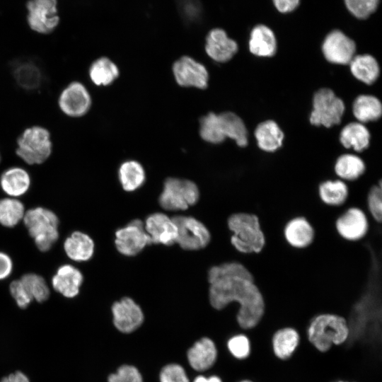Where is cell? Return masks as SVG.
Masks as SVG:
<instances>
[{
  "mask_svg": "<svg viewBox=\"0 0 382 382\" xmlns=\"http://www.w3.org/2000/svg\"><path fill=\"white\" fill-rule=\"evenodd\" d=\"M209 298L213 308L222 310L238 306L236 318L244 330L255 328L265 313V301L249 270L241 262L230 261L212 267L208 272Z\"/></svg>",
  "mask_w": 382,
  "mask_h": 382,
  "instance_id": "6da1fadb",
  "label": "cell"
},
{
  "mask_svg": "<svg viewBox=\"0 0 382 382\" xmlns=\"http://www.w3.org/2000/svg\"><path fill=\"white\" fill-rule=\"evenodd\" d=\"M227 227L231 231L230 243L243 254L259 253L265 244V235L258 217L253 214L238 212L227 219Z\"/></svg>",
  "mask_w": 382,
  "mask_h": 382,
  "instance_id": "7a4b0ae2",
  "label": "cell"
},
{
  "mask_svg": "<svg viewBox=\"0 0 382 382\" xmlns=\"http://www.w3.org/2000/svg\"><path fill=\"white\" fill-rule=\"evenodd\" d=\"M307 334L309 342L318 351L325 352L331 347L344 343L350 332L347 319L334 313H320L308 323Z\"/></svg>",
  "mask_w": 382,
  "mask_h": 382,
  "instance_id": "3957f363",
  "label": "cell"
},
{
  "mask_svg": "<svg viewBox=\"0 0 382 382\" xmlns=\"http://www.w3.org/2000/svg\"><path fill=\"white\" fill-rule=\"evenodd\" d=\"M23 221L37 248L42 252L49 250L59 238V220L50 209L42 207L28 209Z\"/></svg>",
  "mask_w": 382,
  "mask_h": 382,
  "instance_id": "277c9868",
  "label": "cell"
},
{
  "mask_svg": "<svg viewBox=\"0 0 382 382\" xmlns=\"http://www.w3.org/2000/svg\"><path fill=\"white\" fill-rule=\"evenodd\" d=\"M52 150L50 134L40 126L25 129L17 139L16 154L29 165L42 164L50 157Z\"/></svg>",
  "mask_w": 382,
  "mask_h": 382,
  "instance_id": "5b68a950",
  "label": "cell"
},
{
  "mask_svg": "<svg viewBox=\"0 0 382 382\" xmlns=\"http://www.w3.org/2000/svg\"><path fill=\"white\" fill-rule=\"evenodd\" d=\"M199 197L198 187L192 181L169 178L164 183L159 203L166 210H185L195 204Z\"/></svg>",
  "mask_w": 382,
  "mask_h": 382,
  "instance_id": "8992f818",
  "label": "cell"
},
{
  "mask_svg": "<svg viewBox=\"0 0 382 382\" xmlns=\"http://www.w3.org/2000/svg\"><path fill=\"white\" fill-rule=\"evenodd\" d=\"M345 104L330 88L318 90L313 96L310 122L313 125L330 127L338 125L345 112Z\"/></svg>",
  "mask_w": 382,
  "mask_h": 382,
  "instance_id": "52a82bcc",
  "label": "cell"
},
{
  "mask_svg": "<svg viewBox=\"0 0 382 382\" xmlns=\"http://www.w3.org/2000/svg\"><path fill=\"white\" fill-rule=\"evenodd\" d=\"M177 228L175 243L184 250H195L206 247L211 235L207 228L192 216H175L172 218Z\"/></svg>",
  "mask_w": 382,
  "mask_h": 382,
  "instance_id": "ba28073f",
  "label": "cell"
},
{
  "mask_svg": "<svg viewBox=\"0 0 382 382\" xmlns=\"http://www.w3.org/2000/svg\"><path fill=\"white\" fill-rule=\"evenodd\" d=\"M115 243L117 250L125 256H134L151 243L144 224L139 219L133 220L118 229L115 233Z\"/></svg>",
  "mask_w": 382,
  "mask_h": 382,
  "instance_id": "9c48e42d",
  "label": "cell"
},
{
  "mask_svg": "<svg viewBox=\"0 0 382 382\" xmlns=\"http://www.w3.org/2000/svg\"><path fill=\"white\" fill-rule=\"evenodd\" d=\"M28 22L35 31L47 34L59 23L56 0H30L27 4Z\"/></svg>",
  "mask_w": 382,
  "mask_h": 382,
  "instance_id": "30bf717a",
  "label": "cell"
},
{
  "mask_svg": "<svg viewBox=\"0 0 382 382\" xmlns=\"http://www.w3.org/2000/svg\"><path fill=\"white\" fill-rule=\"evenodd\" d=\"M335 228L343 239L358 241L363 239L369 231V217L361 209L350 207L337 219Z\"/></svg>",
  "mask_w": 382,
  "mask_h": 382,
  "instance_id": "8fae6325",
  "label": "cell"
},
{
  "mask_svg": "<svg viewBox=\"0 0 382 382\" xmlns=\"http://www.w3.org/2000/svg\"><path fill=\"white\" fill-rule=\"evenodd\" d=\"M60 110L73 117L87 113L91 105V98L86 88L79 81L70 83L61 92L59 100Z\"/></svg>",
  "mask_w": 382,
  "mask_h": 382,
  "instance_id": "7c38bea8",
  "label": "cell"
},
{
  "mask_svg": "<svg viewBox=\"0 0 382 382\" xmlns=\"http://www.w3.org/2000/svg\"><path fill=\"white\" fill-rule=\"evenodd\" d=\"M173 72L176 82L181 86L205 88L209 74L205 66L188 56H183L174 62Z\"/></svg>",
  "mask_w": 382,
  "mask_h": 382,
  "instance_id": "4fadbf2b",
  "label": "cell"
},
{
  "mask_svg": "<svg viewBox=\"0 0 382 382\" xmlns=\"http://www.w3.org/2000/svg\"><path fill=\"white\" fill-rule=\"evenodd\" d=\"M322 52L330 62L348 64L354 57L355 42L340 30L330 32L325 38Z\"/></svg>",
  "mask_w": 382,
  "mask_h": 382,
  "instance_id": "5bb4252c",
  "label": "cell"
},
{
  "mask_svg": "<svg viewBox=\"0 0 382 382\" xmlns=\"http://www.w3.org/2000/svg\"><path fill=\"white\" fill-rule=\"evenodd\" d=\"M113 323L115 328L124 333L137 330L144 321V313L140 306L129 297H124L112 306Z\"/></svg>",
  "mask_w": 382,
  "mask_h": 382,
  "instance_id": "9a60e30c",
  "label": "cell"
},
{
  "mask_svg": "<svg viewBox=\"0 0 382 382\" xmlns=\"http://www.w3.org/2000/svg\"><path fill=\"white\" fill-rule=\"evenodd\" d=\"M238 45L220 28L210 30L205 37L204 50L207 55L217 62L229 61L237 52Z\"/></svg>",
  "mask_w": 382,
  "mask_h": 382,
  "instance_id": "2e32d148",
  "label": "cell"
},
{
  "mask_svg": "<svg viewBox=\"0 0 382 382\" xmlns=\"http://www.w3.org/2000/svg\"><path fill=\"white\" fill-rule=\"evenodd\" d=\"M144 228L154 243L170 245L175 243L177 228L172 218L163 213L149 215L144 224Z\"/></svg>",
  "mask_w": 382,
  "mask_h": 382,
  "instance_id": "e0dca14e",
  "label": "cell"
},
{
  "mask_svg": "<svg viewBox=\"0 0 382 382\" xmlns=\"http://www.w3.org/2000/svg\"><path fill=\"white\" fill-rule=\"evenodd\" d=\"M83 277L81 271L70 264L61 265L52 278L53 289L66 298H74L79 291Z\"/></svg>",
  "mask_w": 382,
  "mask_h": 382,
  "instance_id": "ac0fdd59",
  "label": "cell"
},
{
  "mask_svg": "<svg viewBox=\"0 0 382 382\" xmlns=\"http://www.w3.org/2000/svg\"><path fill=\"white\" fill-rule=\"evenodd\" d=\"M287 243L294 248L302 249L309 246L314 239L315 231L309 221L302 216L289 220L284 228Z\"/></svg>",
  "mask_w": 382,
  "mask_h": 382,
  "instance_id": "d6986e66",
  "label": "cell"
},
{
  "mask_svg": "<svg viewBox=\"0 0 382 382\" xmlns=\"http://www.w3.org/2000/svg\"><path fill=\"white\" fill-rule=\"evenodd\" d=\"M217 357L214 342L207 337L197 341L187 352L190 366L196 371H205L213 366Z\"/></svg>",
  "mask_w": 382,
  "mask_h": 382,
  "instance_id": "ffe728a7",
  "label": "cell"
},
{
  "mask_svg": "<svg viewBox=\"0 0 382 382\" xmlns=\"http://www.w3.org/2000/svg\"><path fill=\"white\" fill-rule=\"evenodd\" d=\"M64 250L67 257L75 262L89 260L94 253V242L86 233L76 231L64 242Z\"/></svg>",
  "mask_w": 382,
  "mask_h": 382,
  "instance_id": "44dd1931",
  "label": "cell"
},
{
  "mask_svg": "<svg viewBox=\"0 0 382 382\" xmlns=\"http://www.w3.org/2000/svg\"><path fill=\"white\" fill-rule=\"evenodd\" d=\"M28 173L20 167H11L6 170L0 177L1 190L11 197H18L25 195L30 186Z\"/></svg>",
  "mask_w": 382,
  "mask_h": 382,
  "instance_id": "7402d4cb",
  "label": "cell"
},
{
  "mask_svg": "<svg viewBox=\"0 0 382 382\" xmlns=\"http://www.w3.org/2000/svg\"><path fill=\"white\" fill-rule=\"evenodd\" d=\"M249 50L257 57H272L277 50V40L272 30L265 25H257L250 33Z\"/></svg>",
  "mask_w": 382,
  "mask_h": 382,
  "instance_id": "603a6c76",
  "label": "cell"
},
{
  "mask_svg": "<svg viewBox=\"0 0 382 382\" xmlns=\"http://www.w3.org/2000/svg\"><path fill=\"white\" fill-rule=\"evenodd\" d=\"M254 134L259 148L267 152H273L280 148L284 137L283 132L273 120L260 123Z\"/></svg>",
  "mask_w": 382,
  "mask_h": 382,
  "instance_id": "cb8c5ba5",
  "label": "cell"
},
{
  "mask_svg": "<svg viewBox=\"0 0 382 382\" xmlns=\"http://www.w3.org/2000/svg\"><path fill=\"white\" fill-rule=\"evenodd\" d=\"M299 334L292 327H282L277 330L272 340L274 354L280 359H289L299 343Z\"/></svg>",
  "mask_w": 382,
  "mask_h": 382,
  "instance_id": "d4e9b609",
  "label": "cell"
},
{
  "mask_svg": "<svg viewBox=\"0 0 382 382\" xmlns=\"http://www.w3.org/2000/svg\"><path fill=\"white\" fill-rule=\"evenodd\" d=\"M318 191L322 202L330 207L343 205L349 195L347 184L340 179L327 180L320 183Z\"/></svg>",
  "mask_w": 382,
  "mask_h": 382,
  "instance_id": "484cf974",
  "label": "cell"
},
{
  "mask_svg": "<svg viewBox=\"0 0 382 382\" xmlns=\"http://www.w3.org/2000/svg\"><path fill=\"white\" fill-rule=\"evenodd\" d=\"M349 64L352 75L366 84H372L379 76L378 64L370 54L354 56Z\"/></svg>",
  "mask_w": 382,
  "mask_h": 382,
  "instance_id": "4316f807",
  "label": "cell"
},
{
  "mask_svg": "<svg viewBox=\"0 0 382 382\" xmlns=\"http://www.w3.org/2000/svg\"><path fill=\"white\" fill-rule=\"evenodd\" d=\"M334 171L339 179L353 182L364 174L366 166L364 161L359 156L353 154H343L337 159Z\"/></svg>",
  "mask_w": 382,
  "mask_h": 382,
  "instance_id": "83f0119b",
  "label": "cell"
},
{
  "mask_svg": "<svg viewBox=\"0 0 382 382\" xmlns=\"http://www.w3.org/2000/svg\"><path fill=\"white\" fill-rule=\"evenodd\" d=\"M340 141L347 149L353 148L357 151H361L369 145L370 133L361 122H351L342 129Z\"/></svg>",
  "mask_w": 382,
  "mask_h": 382,
  "instance_id": "f1b7e54d",
  "label": "cell"
},
{
  "mask_svg": "<svg viewBox=\"0 0 382 382\" xmlns=\"http://www.w3.org/2000/svg\"><path fill=\"white\" fill-rule=\"evenodd\" d=\"M352 111L359 122H368L379 119L382 113L380 100L370 95H360L353 103Z\"/></svg>",
  "mask_w": 382,
  "mask_h": 382,
  "instance_id": "f546056e",
  "label": "cell"
},
{
  "mask_svg": "<svg viewBox=\"0 0 382 382\" xmlns=\"http://www.w3.org/2000/svg\"><path fill=\"white\" fill-rule=\"evenodd\" d=\"M223 133L226 137L234 140L240 147L248 144V131L240 117L231 112H225L219 115Z\"/></svg>",
  "mask_w": 382,
  "mask_h": 382,
  "instance_id": "4dcf8cb0",
  "label": "cell"
},
{
  "mask_svg": "<svg viewBox=\"0 0 382 382\" xmlns=\"http://www.w3.org/2000/svg\"><path fill=\"white\" fill-rule=\"evenodd\" d=\"M119 76V69L109 58L103 57L94 61L89 69V76L96 86H108Z\"/></svg>",
  "mask_w": 382,
  "mask_h": 382,
  "instance_id": "1f68e13d",
  "label": "cell"
},
{
  "mask_svg": "<svg viewBox=\"0 0 382 382\" xmlns=\"http://www.w3.org/2000/svg\"><path fill=\"white\" fill-rule=\"evenodd\" d=\"M13 73L17 83L25 89H35L41 83V71L36 64L30 61H23L15 64Z\"/></svg>",
  "mask_w": 382,
  "mask_h": 382,
  "instance_id": "d6a6232c",
  "label": "cell"
},
{
  "mask_svg": "<svg viewBox=\"0 0 382 382\" xmlns=\"http://www.w3.org/2000/svg\"><path fill=\"white\" fill-rule=\"evenodd\" d=\"M119 180L126 191H134L145 181V172L142 166L136 161L124 162L118 171Z\"/></svg>",
  "mask_w": 382,
  "mask_h": 382,
  "instance_id": "836d02e7",
  "label": "cell"
},
{
  "mask_svg": "<svg viewBox=\"0 0 382 382\" xmlns=\"http://www.w3.org/2000/svg\"><path fill=\"white\" fill-rule=\"evenodd\" d=\"M25 206L17 198L6 197L0 199V224L4 227L13 228L23 220Z\"/></svg>",
  "mask_w": 382,
  "mask_h": 382,
  "instance_id": "e575fe53",
  "label": "cell"
},
{
  "mask_svg": "<svg viewBox=\"0 0 382 382\" xmlns=\"http://www.w3.org/2000/svg\"><path fill=\"white\" fill-rule=\"evenodd\" d=\"M199 134L206 141L212 144H219L226 139L223 133L219 115L209 112L200 120Z\"/></svg>",
  "mask_w": 382,
  "mask_h": 382,
  "instance_id": "d590c367",
  "label": "cell"
},
{
  "mask_svg": "<svg viewBox=\"0 0 382 382\" xmlns=\"http://www.w3.org/2000/svg\"><path fill=\"white\" fill-rule=\"evenodd\" d=\"M33 300L46 301L50 296V289L45 279L35 273H28L20 279Z\"/></svg>",
  "mask_w": 382,
  "mask_h": 382,
  "instance_id": "8d00e7d4",
  "label": "cell"
},
{
  "mask_svg": "<svg viewBox=\"0 0 382 382\" xmlns=\"http://www.w3.org/2000/svg\"><path fill=\"white\" fill-rule=\"evenodd\" d=\"M368 213L376 222H382V183L374 185L366 197Z\"/></svg>",
  "mask_w": 382,
  "mask_h": 382,
  "instance_id": "74e56055",
  "label": "cell"
},
{
  "mask_svg": "<svg viewBox=\"0 0 382 382\" xmlns=\"http://www.w3.org/2000/svg\"><path fill=\"white\" fill-rule=\"evenodd\" d=\"M349 12L359 19H366L377 8L379 0H344Z\"/></svg>",
  "mask_w": 382,
  "mask_h": 382,
  "instance_id": "f35d334b",
  "label": "cell"
},
{
  "mask_svg": "<svg viewBox=\"0 0 382 382\" xmlns=\"http://www.w3.org/2000/svg\"><path fill=\"white\" fill-rule=\"evenodd\" d=\"M227 347L231 354L238 359H245L250 352V341L247 336L243 334L231 337L227 342Z\"/></svg>",
  "mask_w": 382,
  "mask_h": 382,
  "instance_id": "ab89813d",
  "label": "cell"
},
{
  "mask_svg": "<svg viewBox=\"0 0 382 382\" xmlns=\"http://www.w3.org/2000/svg\"><path fill=\"white\" fill-rule=\"evenodd\" d=\"M108 382H143L139 370L131 365L121 366L115 374L108 377Z\"/></svg>",
  "mask_w": 382,
  "mask_h": 382,
  "instance_id": "60d3db41",
  "label": "cell"
},
{
  "mask_svg": "<svg viewBox=\"0 0 382 382\" xmlns=\"http://www.w3.org/2000/svg\"><path fill=\"white\" fill-rule=\"evenodd\" d=\"M160 382H190L185 369L179 364H170L161 371Z\"/></svg>",
  "mask_w": 382,
  "mask_h": 382,
  "instance_id": "b9f144b4",
  "label": "cell"
},
{
  "mask_svg": "<svg viewBox=\"0 0 382 382\" xmlns=\"http://www.w3.org/2000/svg\"><path fill=\"white\" fill-rule=\"evenodd\" d=\"M9 290L18 306L21 308H27L33 300L21 279L13 281Z\"/></svg>",
  "mask_w": 382,
  "mask_h": 382,
  "instance_id": "7bdbcfd3",
  "label": "cell"
},
{
  "mask_svg": "<svg viewBox=\"0 0 382 382\" xmlns=\"http://www.w3.org/2000/svg\"><path fill=\"white\" fill-rule=\"evenodd\" d=\"M13 270V261L10 256L0 252V280H3L9 277Z\"/></svg>",
  "mask_w": 382,
  "mask_h": 382,
  "instance_id": "ee69618b",
  "label": "cell"
},
{
  "mask_svg": "<svg viewBox=\"0 0 382 382\" xmlns=\"http://www.w3.org/2000/svg\"><path fill=\"white\" fill-rule=\"evenodd\" d=\"M300 0H273L276 8L281 13L294 11L299 5Z\"/></svg>",
  "mask_w": 382,
  "mask_h": 382,
  "instance_id": "f6af8a7d",
  "label": "cell"
},
{
  "mask_svg": "<svg viewBox=\"0 0 382 382\" xmlns=\"http://www.w3.org/2000/svg\"><path fill=\"white\" fill-rule=\"evenodd\" d=\"M0 382H29V380L22 372L17 371L4 378Z\"/></svg>",
  "mask_w": 382,
  "mask_h": 382,
  "instance_id": "bcb514c9",
  "label": "cell"
},
{
  "mask_svg": "<svg viewBox=\"0 0 382 382\" xmlns=\"http://www.w3.org/2000/svg\"><path fill=\"white\" fill-rule=\"evenodd\" d=\"M193 382H222L221 380L216 376H212L206 378L203 376H199L194 380Z\"/></svg>",
  "mask_w": 382,
  "mask_h": 382,
  "instance_id": "7dc6e473",
  "label": "cell"
},
{
  "mask_svg": "<svg viewBox=\"0 0 382 382\" xmlns=\"http://www.w3.org/2000/svg\"><path fill=\"white\" fill-rule=\"evenodd\" d=\"M241 382H252V381H248V380H244V381H241Z\"/></svg>",
  "mask_w": 382,
  "mask_h": 382,
  "instance_id": "c3c4849f",
  "label": "cell"
},
{
  "mask_svg": "<svg viewBox=\"0 0 382 382\" xmlns=\"http://www.w3.org/2000/svg\"><path fill=\"white\" fill-rule=\"evenodd\" d=\"M347 206H348V205H347ZM348 207H349V206H348ZM335 231H336V230H335ZM331 232H332V231H331ZM328 233H330V232H328Z\"/></svg>",
  "mask_w": 382,
  "mask_h": 382,
  "instance_id": "681fc988",
  "label": "cell"
},
{
  "mask_svg": "<svg viewBox=\"0 0 382 382\" xmlns=\"http://www.w3.org/2000/svg\"><path fill=\"white\" fill-rule=\"evenodd\" d=\"M337 382H347V381H337Z\"/></svg>",
  "mask_w": 382,
  "mask_h": 382,
  "instance_id": "f907efd6",
  "label": "cell"
}]
</instances>
